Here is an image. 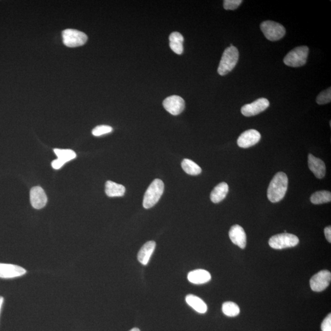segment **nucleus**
Returning <instances> with one entry per match:
<instances>
[{"mask_svg": "<svg viewBox=\"0 0 331 331\" xmlns=\"http://www.w3.org/2000/svg\"><path fill=\"white\" fill-rule=\"evenodd\" d=\"M309 53V48L305 45L294 48L284 58V64L290 67L303 66L306 64Z\"/></svg>", "mask_w": 331, "mask_h": 331, "instance_id": "4", "label": "nucleus"}, {"mask_svg": "<svg viewBox=\"0 0 331 331\" xmlns=\"http://www.w3.org/2000/svg\"><path fill=\"white\" fill-rule=\"evenodd\" d=\"M64 44L69 47L81 46L86 44L88 36L85 33L73 29H67L62 32Z\"/></svg>", "mask_w": 331, "mask_h": 331, "instance_id": "7", "label": "nucleus"}, {"mask_svg": "<svg viewBox=\"0 0 331 331\" xmlns=\"http://www.w3.org/2000/svg\"><path fill=\"white\" fill-rule=\"evenodd\" d=\"M310 200L313 204H321L331 201V193L328 191H319L311 196Z\"/></svg>", "mask_w": 331, "mask_h": 331, "instance_id": "23", "label": "nucleus"}, {"mask_svg": "<svg viewBox=\"0 0 331 331\" xmlns=\"http://www.w3.org/2000/svg\"><path fill=\"white\" fill-rule=\"evenodd\" d=\"M229 236L232 243L243 249L246 244V236L243 227L235 224L231 227L229 232Z\"/></svg>", "mask_w": 331, "mask_h": 331, "instance_id": "14", "label": "nucleus"}, {"mask_svg": "<svg viewBox=\"0 0 331 331\" xmlns=\"http://www.w3.org/2000/svg\"><path fill=\"white\" fill-rule=\"evenodd\" d=\"M325 234L326 239L329 243H331V226L326 227L325 229Z\"/></svg>", "mask_w": 331, "mask_h": 331, "instance_id": "31", "label": "nucleus"}, {"mask_svg": "<svg viewBox=\"0 0 331 331\" xmlns=\"http://www.w3.org/2000/svg\"><path fill=\"white\" fill-rule=\"evenodd\" d=\"M331 100V88H330L327 90L323 91L322 92L319 94L317 98H316V103L318 105H325V104L330 103Z\"/></svg>", "mask_w": 331, "mask_h": 331, "instance_id": "26", "label": "nucleus"}, {"mask_svg": "<svg viewBox=\"0 0 331 331\" xmlns=\"http://www.w3.org/2000/svg\"><path fill=\"white\" fill-rule=\"evenodd\" d=\"M331 280V272L327 270H321L311 278V289L315 292L323 291L329 287Z\"/></svg>", "mask_w": 331, "mask_h": 331, "instance_id": "8", "label": "nucleus"}, {"mask_svg": "<svg viewBox=\"0 0 331 331\" xmlns=\"http://www.w3.org/2000/svg\"><path fill=\"white\" fill-rule=\"evenodd\" d=\"M242 3V0H225L223 3L224 8L226 10H235Z\"/></svg>", "mask_w": 331, "mask_h": 331, "instance_id": "28", "label": "nucleus"}, {"mask_svg": "<svg viewBox=\"0 0 331 331\" xmlns=\"http://www.w3.org/2000/svg\"><path fill=\"white\" fill-rule=\"evenodd\" d=\"M65 163L59 159H55L52 161V166L55 170H59L64 166Z\"/></svg>", "mask_w": 331, "mask_h": 331, "instance_id": "30", "label": "nucleus"}, {"mask_svg": "<svg viewBox=\"0 0 331 331\" xmlns=\"http://www.w3.org/2000/svg\"><path fill=\"white\" fill-rule=\"evenodd\" d=\"M4 298L3 297L0 296V311H1L2 306H3Z\"/></svg>", "mask_w": 331, "mask_h": 331, "instance_id": "32", "label": "nucleus"}, {"mask_svg": "<svg viewBox=\"0 0 331 331\" xmlns=\"http://www.w3.org/2000/svg\"><path fill=\"white\" fill-rule=\"evenodd\" d=\"M261 30L265 37L270 41H279L285 35L286 30L284 26L274 21H265L261 24Z\"/></svg>", "mask_w": 331, "mask_h": 331, "instance_id": "6", "label": "nucleus"}, {"mask_svg": "<svg viewBox=\"0 0 331 331\" xmlns=\"http://www.w3.org/2000/svg\"><path fill=\"white\" fill-rule=\"evenodd\" d=\"M156 247V243L154 241L147 242L145 243L137 255V260L142 265L148 264L150 259Z\"/></svg>", "mask_w": 331, "mask_h": 331, "instance_id": "17", "label": "nucleus"}, {"mask_svg": "<svg viewBox=\"0 0 331 331\" xmlns=\"http://www.w3.org/2000/svg\"><path fill=\"white\" fill-rule=\"evenodd\" d=\"M164 109L173 115H179L185 109V101L179 96L173 95L166 98L163 103Z\"/></svg>", "mask_w": 331, "mask_h": 331, "instance_id": "10", "label": "nucleus"}, {"mask_svg": "<svg viewBox=\"0 0 331 331\" xmlns=\"http://www.w3.org/2000/svg\"><path fill=\"white\" fill-rule=\"evenodd\" d=\"M130 331H140L138 328H134L133 329H132V330H130Z\"/></svg>", "mask_w": 331, "mask_h": 331, "instance_id": "33", "label": "nucleus"}, {"mask_svg": "<svg viewBox=\"0 0 331 331\" xmlns=\"http://www.w3.org/2000/svg\"><path fill=\"white\" fill-rule=\"evenodd\" d=\"M183 37L178 32H173L170 36V45L171 49L178 55L182 54L183 51Z\"/></svg>", "mask_w": 331, "mask_h": 331, "instance_id": "21", "label": "nucleus"}, {"mask_svg": "<svg viewBox=\"0 0 331 331\" xmlns=\"http://www.w3.org/2000/svg\"><path fill=\"white\" fill-rule=\"evenodd\" d=\"M239 50L233 45L227 48L222 55L218 72L221 76H225L234 68L239 60Z\"/></svg>", "mask_w": 331, "mask_h": 331, "instance_id": "2", "label": "nucleus"}, {"mask_svg": "<svg viewBox=\"0 0 331 331\" xmlns=\"http://www.w3.org/2000/svg\"><path fill=\"white\" fill-rule=\"evenodd\" d=\"M229 192L228 185L225 182H221L217 185L212 190L211 199L214 203H219L226 197Z\"/></svg>", "mask_w": 331, "mask_h": 331, "instance_id": "18", "label": "nucleus"}, {"mask_svg": "<svg viewBox=\"0 0 331 331\" xmlns=\"http://www.w3.org/2000/svg\"><path fill=\"white\" fill-rule=\"evenodd\" d=\"M164 185L163 181L158 178L154 179L145 193L143 200V207L150 209L158 202L164 192Z\"/></svg>", "mask_w": 331, "mask_h": 331, "instance_id": "3", "label": "nucleus"}, {"mask_svg": "<svg viewBox=\"0 0 331 331\" xmlns=\"http://www.w3.org/2000/svg\"><path fill=\"white\" fill-rule=\"evenodd\" d=\"M288 185V178L286 174H276L270 182L267 190L268 199L272 202H278L284 199Z\"/></svg>", "mask_w": 331, "mask_h": 331, "instance_id": "1", "label": "nucleus"}, {"mask_svg": "<svg viewBox=\"0 0 331 331\" xmlns=\"http://www.w3.org/2000/svg\"><path fill=\"white\" fill-rule=\"evenodd\" d=\"M321 331H331V315H329L326 316L325 320H323L322 324H321Z\"/></svg>", "mask_w": 331, "mask_h": 331, "instance_id": "29", "label": "nucleus"}, {"mask_svg": "<svg viewBox=\"0 0 331 331\" xmlns=\"http://www.w3.org/2000/svg\"><path fill=\"white\" fill-rule=\"evenodd\" d=\"M26 270L19 265L0 263V278L13 279L22 276L26 274Z\"/></svg>", "mask_w": 331, "mask_h": 331, "instance_id": "12", "label": "nucleus"}, {"mask_svg": "<svg viewBox=\"0 0 331 331\" xmlns=\"http://www.w3.org/2000/svg\"><path fill=\"white\" fill-rule=\"evenodd\" d=\"M261 138H262V136L257 130H246L239 137L238 144L241 148H249L258 143Z\"/></svg>", "mask_w": 331, "mask_h": 331, "instance_id": "11", "label": "nucleus"}, {"mask_svg": "<svg viewBox=\"0 0 331 331\" xmlns=\"http://www.w3.org/2000/svg\"><path fill=\"white\" fill-rule=\"evenodd\" d=\"M188 280L193 284H204L211 280V275L204 269H196L188 273Z\"/></svg>", "mask_w": 331, "mask_h": 331, "instance_id": "16", "label": "nucleus"}, {"mask_svg": "<svg viewBox=\"0 0 331 331\" xmlns=\"http://www.w3.org/2000/svg\"><path fill=\"white\" fill-rule=\"evenodd\" d=\"M308 164L310 170L318 178H323L326 175V166L325 163L321 159L316 158L313 154H309L308 156Z\"/></svg>", "mask_w": 331, "mask_h": 331, "instance_id": "15", "label": "nucleus"}, {"mask_svg": "<svg viewBox=\"0 0 331 331\" xmlns=\"http://www.w3.org/2000/svg\"><path fill=\"white\" fill-rule=\"evenodd\" d=\"M112 130V128L108 125H100L92 130V134L95 136H100L104 134L110 133Z\"/></svg>", "mask_w": 331, "mask_h": 331, "instance_id": "27", "label": "nucleus"}, {"mask_svg": "<svg viewBox=\"0 0 331 331\" xmlns=\"http://www.w3.org/2000/svg\"><path fill=\"white\" fill-rule=\"evenodd\" d=\"M185 300L188 305L197 312L199 313L206 312L207 310L206 304L198 296L193 295V294H188L186 296Z\"/></svg>", "mask_w": 331, "mask_h": 331, "instance_id": "19", "label": "nucleus"}, {"mask_svg": "<svg viewBox=\"0 0 331 331\" xmlns=\"http://www.w3.org/2000/svg\"><path fill=\"white\" fill-rule=\"evenodd\" d=\"M182 168L188 175L197 176L202 172L201 168L194 161L189 159H184L182 162Z\"/></svg>", "mask_w": 331, "mask_h": 331, "instance_id": "22", "label": "nucleus"}, {"mask_svg": "<svg viewBox=\"0 0 331 331\" xmlns=\"http://www.w3.org/2000/svg\"><path fill=\"white\" fill-rule=\"evenodd\" d=\"M124 186L109 180L106 183L105 192L110 197H120L125 195Z\"/></svg>", "mask_w": 331, "mask_h": 331, "instance_id": "20", "label": "nucleus"}, {"mask_svg": "<svg viewBox=\"0 0 331 331\" xmlns=\"http://www.w3.org/2000/svg\"><path fill=\"white\" fill-rule=\"evenodd\" d=\"M54 151L58 159L64 162L65 164L76 157V153L72 150L55 149Z\"/></svg>", "mask_w": 331, "mask_h": 331, "instance_id": "24", "label": "nucleus"}, {"mask_svg": "<svg viewBox=\"0 0 331 331\" xmlns=\"http://www.w3.org/2000/svg\"><path fill=\"white\" fill-rule=\"evenodd\" d=\"M269 101L266 98H259L252 103L243 106L241 108V112L245 117H252L263 112L269 107Z\"/></svg>", "mask_w": 331, "mask_h": 331, "instance_id": "9", "label": "nucleus"}, {"mask_svg": "<svg viewBox=\"0 0 331 331\" xmlns=\"http://www.w3.org/2000/svg\"><path fill=\"white\" fill-rule=\"evenodd\" d=\"M31 205L36 209L43 208L47 204V198L44 190L40 187H35L30 191Z\"/></svg>", "mask_w": 331, "mask_h": 331, "instance_id": "13", "label": "nucleus"}, {"mask_svg": "<svg viewBox=\"0 0 331 331\" xmlns=\"http://www.w3.org/2000/svg\"><path fill=\"white\" fill-rule=\"evenodd\" d=\"M222 311L224 315L229 317H234V316H238L240 313V309L236 304L233 302H226L222 306Z\"/></svg>", "mask_w": 331, "mask_h": 331, "instance_id": "25", "label": "nucleus"}, {"mask_svg": "<svg viewBox=\"0 0 331 331\" xmlns=\"http://www.w3.org/2000/svg\"><path fill=\"white\" fill-rule=\"evenodd\" d=\"M299 243L298 237L294 234L287 233L277 234L272 236L269 241L270 247L278 250L293 247L298 245Z\"/></svg>", "mask_w": 331, "mask_h": 331, "instance_id": "5", "label": "nucleus"}]
</instances>
